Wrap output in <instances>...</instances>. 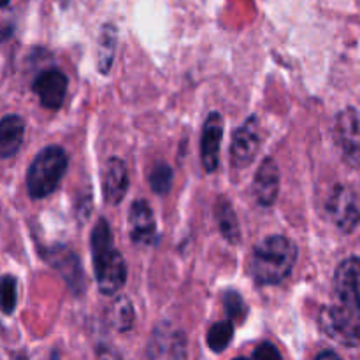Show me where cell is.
I'll list each match as a JSON object with an SVG mask.
<instances>
[{"mask_svg": "<svg viewBox=\"0 0 360 360\" xmlns=\"http://www.w3.org/2000/svg\"><path fill=\"white\" fill-rule=\"evenodd\" d=\"M253 360H281V354L274 345L262 343L260 347H257L255 354H253Z\"/></svg>", "mask_w": 360, "mask_h": 360, "instance_id": "20", "label": "cell"}, {"mask_svg": "<svg viewBox=\"0 0 360 360\" xmlns=\"http://www.w3.org/2000/svg\"><path fill=\"white\" fill-rule=\"evenodd\" d=\"M297 262V248L285 236H269L255 246L250 259V273L259 285H278L292 273Z\"/></svg>", "mask_w": 360, "mask_h": 360, "instance_id": "1", "label": "cell"}, {"mask_svg": "<svg viewBox=\"0 0 360 360\" xmlns=\"http://www.w3.org/2000/svg\"><path fill=\"white\" fill-rule=\"evenodd\" d=\"M217 220L218 227H220V232L224 234V238L227 239L229 243L236 245L239 243V224L238 217H236L234 210H232L231 202L225 199H218L217 202Z\"/></svg>", "mask_w": 360, "mask_h": 360, "instance_id": "13", "label": "cell"}, {"mask_svg": "<svg viewBox=\"0 0 360 360\" xmlns=\"http://www.w3.org/2000/svg\"><path fill=\"white\" fill-rule=\"evenodd\" d=\"M334 290L341 308L352 309L360 304V259L352 257L340 264L334 274Z\"/></svg>", "mask_w": 360, "mask_h": 360, "instance_id": "5", "label": "cell"}, {"mask_svg": "<svg viewBox=\"0 0 360 360\" xmlns=\"http://www.w3.org/2000/svg\"><path fill=\"white\" fill-rule=\"evenodd\" d=\"M115 315H116V327L118 330H127L132 329L134 326V308L130 304V301L127 297H120L118 302L115 306Z\"/></svg>", "mask_w": 360, "mask_h": 360, "instance_id": "18", "label": "cell"}, {"mask_svg": "<svg viewBox=\"0 0 360 360\" xmlns=\"http://www.w3.org/2000/svg\"><path fill=\"white\" fill-rule=\"evenodd\" d=\"M221 136H224V120L220 112L213 111L204 122L202 137H200V160L207 172H214L220 164Z\"/></svg>", "mask_w": 360, "mask_h": 360, "instance_id": "7", "label": "cell"}, {"mask_svg": "<svg viewBox=\"0 0 360 360\" xmlns=\"http://www.w3.org/2000/svg\"><path fill=\"white\" fill-rule=\"evenodd\" d=\"M104 197L109 204L116 206L125 197L129 188V172H127L125 162L118 157L109 158L104 169Z\"/></svg>", "mask_w": 360, "mask_h": 360, "instance_id": "11", "label": "cell"}, {"mask_svg": "<svg viewBox=\"0 0 360 360\" xmlns=\"http://www.w3.org/2000/svg\"><path fill=\"white\" fill-rule=\"evenodd\" d=\"M115 44H116L115 28H112L111 25H108V27L104 28V35H102L101 42H98V69H101V72L108 74V70L111 69Z\"/></svg>", "mask_w": 360, "mask_h": 360, "instance_id": "15", "label": "cell"}, {"mask_svg": "<svg viewBox=\"0 0 360 360\" xmlns=\"http://www.w3.org/2000/svg\"><path fill=\"white\" fill-rule=\"evenodd\" d=\"M69 165V157L60 146H48L39 151L28 167L27 188L32 199H44L58 188Z\"/></svg>", "mask_w": 360, "mask_h": 360, "instance_id": "3", "label": "cell"}, {"mask_svg": "<svg viewBox=\"0 0 360 360\" xmlns=\"http://www.w3.org/2000/svg\"><path fill=\"white\" fill-rule=\"evenodd\" d=\"M330 217H333L334 224L345 232H352L357 227L360 220V213L355 204L354 195L348 192L347 188H336V192L330 195L329 204H327Z\"/></svg>", "mask_w": 360, "mask_h": 360, "instance_id": "9", "label": "cell"}, {"mask_svg": "<svg viewBox=\"0 0 360 360\" xmlns=\"http://www.w3.org/2000/svg\"><path fill=\"white\" fill-rule=\"evenodd\" d=\"M16 280L13 276H4L0 281V308L6 315H11L16 308Z\"/></svg>", "mask_w": 360, "mask_h": 360, "instance_id": "17", "label": "cell"}, {"mask_svg": "<svg viewBox=\"0 0 360 360\" xmlns=\"http://www.w3.org/2000/svg\"><path fill=\"white\" fill-rule=\"evenodd\" d=\"M97 360H122L118 352L111 347H98Z\"/></svg>", "mask_w": 360, "mask_h": 360, "instance_id": "21", "label": "cell"}, {"mask_svg": "<svg viewBox=\"0 0 360 360\" xmlns=\"http://www.w3.org/2000/svg\"><path fill=\"white\" fill-rule=\"evenodd\" d=\"M91 255H94L95 278L101 294L115 295L127 280V266L122 253L116 250L109 224L101 218L91 231Z\"/></svg>", "mask_w": 360, "mask_h": 360, "instance_id": "2", "label": "cell"}, {"mask_svg": "<svg viewBox=\"0 0 360 360\" xmlns=\"http://www.w3.org/2000/svg\"><path fill=\"white\" fill-rule=\"evenodd\" d=\"M172 185V169L164 162H158L150 172V186L157 195L169 193Z\"/></svg>", "mask_w": 360, "mask_h": 360, "instance_id": "16", "label": "cell"}, {"mask_svg": "<svg viewBox=\"0 0 360 360\" xmlns=\"http://www.w3.org/2000/svg\"><path fill=\"white\" fill-rule=\"evenodd\" d=\"M278 193H280V169L273 158H266L255 174L253 195L260 206L269 207L276 202Z\"/></svg>", "mask_w": 360, "mask_h": 360, "instance_id": "8", "label": "cell"}, {"mask_svg": "<svg viewBox=\"0 0 360 360\" xmlns=\"http://www.w3.org/2000/svg\"><path fill=\"white\" fill-rule=\"evenodd\" d=\"M224 306L225 313H227L232 320H238V322H243L246 313H248V308H246L245 301H243V297L238 292H227L224 297Z\"/></svg>", "mask_w": 360, "mask_h": 360, "instance_id": "19", "label": "cell"}, {"mask_svg": "<svg viewBox=\"0 0 360 360\" xmlns=\"http://www.w3.org/2000/svg\"><path fill=\"white\" fill-rule=\"evenodd\" d=\"M315 360H341V359H340V355H338V354L327 350V352H322V354H320Z\"/></svg>", "mask_w": 360, "mask_h": 360, "instance_id": "23", "label": "cell"}, {"mask_svg": "<svg viewBox=\"0 0 360 360\" xmlns=\"http://www.w3.org/2000/svg\"><path fill=\"white\" fill-rule=\"evenodd\" d=\"M236 360H248V359H245V357H239V359H236Z\"/></svg>", "mask_w": 360, "mask_h": 360, "instance_id": "25", "label": "cell"}, {"mask_svg": "<svg viewBox=\"0 0 360 360\" xmlns=\"http://www.w3.org/2000/svg\"><path fill=\"white\" fill-rule=\"evenodd\" d=\"M232 336H234V323L229 322V320L213 323L211 329L207 330V347L220 354L231 345Z\"/></svg>", "mask_w": 360, "mask_h": 360, "instance_id": "14", "label": "cell"}, {"mask_svg": "<svg viewBox=\"0 0 360 360\" xmlns=\"http://www.w3.org/2000/svg\"><path fill=\"white\" fill-rule=\"evenodd\" d=\"M9 2H11V0H0V7H6Z\"/></svg>", "mask_w": 360, "mask_h": 360, "instance_id": "24", "label": "cell"}, {"mask_svg": "<svg viewBox=\"0 0 360 360\" xmlns=\"http://www.w3.org/2000/svg\"><path fill=\"white\" fill-rule=\"evenodd\" d=\"M25 136V123L20 116L9 115L0 122V158L18 153Z\"/></svg>", "mask_w": 360, "mask_h": 360, "instance_id": "12", "label": "cell"}, {"mask_svg": "<svg viewBox=\"0 0 360 360\" xmlns=\"http://www.w3.org/2000/svg\"><path fill=\"white\" fill-rule=\"evenodd\" d=\"M67 86H69V81H67L65 74L58 69H49L35 77L32 90L46 109L56 111L62 108L63 101H65Z\"/></svg>", "mask_w": 360, "mask_h": 360, "instance_id": "6", "label": "cell"}, {"mask_svg": "<svg viewBox=\"0 0 360 360\" xmlns=\"http://www.w3.org/2000/svg\"><path fill=\"white\" fill-rule=\"evenodd\" d=\"M130 238L137 245H151L157 236V225L151 207L144 200H136L129 211Z\"/></svg>", "mask_w": 360, "mask_h": 360, "instance_id": "10", "label": "cell"}, {"mask_svg": "<svg viewBox=\"0 0 360 360\" xmlns=\"http://www.w3.org/2000/svg\"><path fill=\"white\" fill-rule=\"evenodd\" d=\"M262 136L255 118H248L234 132L231 144V162L236 169H245L255 160Z\"/></svg>", "mask_w": 360, "mask_h": 360, "instance_id": "4", "label": "cell"}, {"mask_svg": "<svg viewBox=\"0 0 360 360\" xmlns=\"http://www.w3.org/2000/svg\"><path fill=\"white\" fill-rule=\"evenodd\" d=\"M343 309H347V308H343ZM347 311L350 313L352 319H354L355 326H357V330H359V334H360V304L355 306V308H352V309H347Z\"/></svg>", "mask_w": 360, "mask_h": 360, "instance_id": "22", "label": "cell"}]
</instances>
